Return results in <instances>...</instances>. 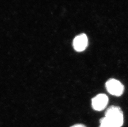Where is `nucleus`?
Here are the masks:
<instances>
[{"mask_svg": "<svg viewBox=\"0 0 128 127\" xmlns=\"http://www.w3.org/2000/svg\"><path fill=\"white\" fill-rule=\"evenodd\" d=\"M105 117L112 121L119 127L124 124V114L120 107L116 106H111L106 109Z\"/></svg>", "mask_w": 128, "mask_h": 127, "instance_id": "obj_1", "label": "nucleus"}, {"mask_svg": "<svg viewBox=\"0 0 128 127\" xmlns=\"http://www.w3.org/2000/svg\"><path fill=\"white\" fill-rule=\"evenodd\" d=\"M105 86L108 92L114 96H121L124 90L123 85L120 81L114 78L108 80L106 83Z\"/></svg>", "mask_w": 128, "mask_h": 127, "instance_id": "obj_2", "label": "nucleus"}, {"mask_svg": "<svg viewBox=\"0 0 128 127\" xmlns=\"http://www.w3.org/2000/svg\"><path fill=\"white\" fill-rule=\"evenodd\" d=\"M109 99L106 95L100 94L92 100V107L94 110L101 111L104 110L108 104Z\"/></svg>", "mask_w": 128, "mask_h": 127, "instance_id": "obj_3", "label": "nucleus"}, {"mask_svg": "<svg viewBox=\"0 0 128 127\" xmlns=\"http://www.w3.org/2000/svg\"><path fill=\"white\" fill-rule=\"evenodd\" d=\"M88 45V38L85 34L78 35L73 41V46L75 51L80 52L86 50Z\"/></svg>", "mask_w": 128, "mask_h": 127, "instance_id": "obj_4", "label": "nucleus"}, {"mask_svg": "<svg viewBox=\"0 0 128 127\" xmlns=\"http://www.w3.org/2000/svg\"><path fill=\"white\" fill-rule=\"evenodd\" d=\"M100 126L99 127H119L116 124L105 117V116L100 119Z\"/></svg>", "mask_w": 128, "mask_h": 127, "instance_id": "obj_5", "label": "nucleus"}, {"mask_svg": "<svg viewBox=\"0 0 128 127\" xmlns=\"http://www.w3.org/2000/svg\"><path fill=\"white\" fill-rule=\"evenodd\" d=\"M70 127H87L82 124H76Z\"/></svg>", "mask_w": 128, "mask_h": 127, "instance_id": "obj_6", "label": "nucleus"}]
</instances>
